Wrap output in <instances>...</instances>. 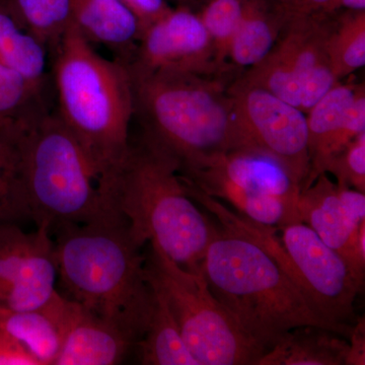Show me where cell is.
Segmentation results:
<instances>
[{"instance_id": "1", "label": "cell", "mask_w": 365, "mask_h": 365, "mask_svg": "<svg viewBox=\"0 0 365 365\" xmlns=\"http://www.w3.org/2000/svg\"><path fill=\"white\" fill-rule=\"evenodd\" d=\"M19 174L37 227L126 220L57 113L42 106L11 125Z\"/></svg>"}, {"instance_id": "2", "label": "cell", "mask_w": 365, "mask_h": 365, "mask_svg": "<svg viewBox=\"0 0 365 365\" xmlns=\"http://www.w3.org/2000/svg\"><path fill=\"white\" fill-rule=\"evenodd\" d=\"M52 54L56 113L111 191L131 144L134 95L128 67L98 55L72 21Z\"/></svg>"}, {"instance_id": "3", "label": "cell", "mask_w": 365, "mask_h": 365, "mask_svg": "<svg viewBox=\"0 0 365 365\" xmlns=\"http://www.w3.org/2000/svg\"><path fill=\"white\" fill-rule=\"evenodd\" d=\"M200 270L215 299L265 352L299 326L323 327L343 336L317 314L269 250L241 230H216Z\"/></svg>"}, {"instance_id": "4", "label": "cell", "mask_w": 365, "mask_h": 365, "mask_svg": "<svg viewBox=\"0 0 365 365\" xmlns=\"http://www.w3.org/2000/svg\"><path fill=\"white\" fill-rule=\"evenodd\" d=\"M60 284L67 299L141 339L153 306L145 257L126 220L66 225L53 230Z\"/></svg>"}, {"instance_id": "5", "label": "cell", "mask_w": 365, "mask_h": 365, "mask_svg": "<svg viewBox=\"0 0 365 365\" xmlns=\"http://www.w3.org/2000/svg\"><path fill=\"white\" fill-rule=\"evenodd\" d=\"M129 73L143 138L177 160L179 173L239 150L232 97L222 81L194 72Z\"/></svg>"}, {"instance_id": "6", "label": "cell", "mask_w": 365, "mask_h": 365, "mask_svg": "<svg viewBox=\"0 0 365 365\" xmlns=\"http://www.w3.org/2000/svg\"><path fill=\"white\" fill-rule=\"evenodd\" d=\"M179 168L141 137L113 179V196L137 246L150 242L180 267L198 272L217 228L185 191Z\"/></svg>"}, {"instance_id": "7", "label": "cell", "mask_w": 365, "mask_h": 365, "mask_svg": "<svg viewBox=\"0 0 365 365\" xmlns=\"http://www.w3.org/2000/svg\"><path fill=\"white\" fill-rule=\"evenodd\" d=\"M144 278L167 302L199 365L256 364L265 353L215 299L201 270H185L151 246Z\"/></svg>"}, {"instance_id": "8", "label": "cell", "mask_w": 365, "mask_h": 365, "mask_svg": "<svg viewBox=\"0 0 365 365\" xmlns=\"http://www.w3.org/2000/svg\"><path fill=\"white\" fill-rule=\"evenodd\" d=\"M329 16L287 11L271 51L237 83L263 88L307 114L337 85L326 49Z\"/></svg>"}, {"instance_id": "9", "label": "cell", "mask_w": 365, "mask_h": 365, "mask_svg": "<svg viewBox=\"0 0 365 365\" xmlns=\"http://www.w3.org/2000/svg\"><path fill=\"white\" fill-rule=\"evenodd\" d=\"M280 230L281 242L292 263V279L317 314L348 338L355 299L364 284L354 277L341 255L306 223H292Z\"/></svg>"}, {"instance_id": "10", "label": "cell", "mask_w": 365, "mask_h": 365, "mask_svg": "<svg viewBox=\"0 0 365 365\" xmlns=\"http://www.w3.org/2000/svg\"><path fill=\"white\" fill-rule=\"evenodd\" d=\"M240 148L280 160L304 188L311 170L307 116L273 93L237 83L230 88Z\"/></svg>"}, {"instance_id": "11", "label": "cell", "mask_w": 365, "mask_h": 365, "mask_svg": "<svg viewBox=\"0 0 365 365\" xmlns=\"http://www.w3.org/2000/svg\"><path fill=\"white\" fill-rule=\"evenodd\" d=\"M51 230L26 232L18 223L0 225V314L44 306L57 294Z\"/></svg>"}, {"instance_id": "12", "label": "cell", "mask_w": 365, "mask_h": 365, "mask_svg": "<svg viewBox=\"0 0 365 365\" xmlns=\"http://www.w3.org/2000/svg\"><path fill=\"white\" fill-rule=\"evenodd\" d=\"M129 71H173L209 74L216 68L212 43L202 21L188 9H170L141 34Z\"/></svg>"}, {"instance_id": "13", "label": "cell", "mask_w": 365, "mask_h": 365, "mask_svg": "<svg viewBox=\"0 0 365 365\" xmlns=\"http://www.w3.org/2000/svg\"><path fill=\"white\" fill-rule=\"evenodd\" d=\"M138 341L135 334L73 302L54 365L120 364L135 349Z\"/></svg>"}, {"instance_id": "14", "label": "cell", "mask_w": 365, "mask_h": 365, "mask_svg": "<svg viewBox=\"0 0 365 365\" xmlns=\"http://www.w3.org/2000/svg\"><path fill=\"white\" fill-rule=\"evenodd\" d=\"M204 168L215 170L242 189L289 203L297 204L302 191L299 182L280 160L260 150L228 151L210 158L199 169Z\"/></svg>"}, {"instance_id": "15", "label": "cell", "mask_w": 365, "mask_h": 365, "mask_svg": "<svg viewBox=\"0 0 365 365\" xmlns=\"http://www.w3.org/2000/svg\"><path fill=\"white\" fill-rule=\"evenodd\" d=\"M72 304L57 292L44 306L0 314V325L24 346L37 365H54L63 344Z\"/></svg>"}, {"instance_id": "16", "label": "cell", "mask_w": 365, "mask_h": 365, "mask_svg": "<svg viewBox=\"0 0 365 365\" xmlns=\"http://www.w3.org/2000/svg\"><path fill=\"white\" fill-rule=\"evenodd\" d=\"M71 21L88 42L107 46L128 63L143 29L121 0H71Z\"/></svg>"}, {"instance_id": "17", "label": "cell", "mask_w": 365, "mask_h": 365, "mask_svg": "<svg viewBox=\"0 0 365 365\" xmlns=\"http://www.w3.org/2000/svg\"><path fill=\"white\" fill-rule=\"evenodd\" d=\"M179 176L207 195L232 204L245 217L259 225L278 230L302 222L297 204L242 189L215 170L204 168L179 173Z\"/></svg>"}, {"instance_id": "18", "label": "cell", "mask_w": 365, "mask_h": 365, "mask_svg": "<svg viewBox=\"0 0 365 365\" xmlns=\"http://www.w3.org/2000/svg\"><path fill=\"white\" fill-rule=\"evenodd\" d=\"M297 210L302 222L339 254L364 222H355L341 200L337 184L331 182L326 173L300 191Z\"/></svg>"}, {"instance_id": "19", "label": "cell", "mask_w": 365, "mask_h": 365, "mask_svg": "<svg viewBox=\"0 0 365 365\" xmlns=\"http://www.w3.org/2000/svg\"><path fill=\"white\" fill-rule=\"evenodd\" d=\"M323 327L299 326L282 336L256 365H344L349 342Z\"/></svg>"}, {"instance_id": "20", "label": "cell", "mask_w": 365, "mask_h": 365, "mask_svg": "<svg viewBox=\"0 0 365 365\" xmlns=\"http://www.w3.org/2000/svg\"><path fill=\"white\" fill-rule=\"evenodd\" d=\"M275 0H244V13L228 57L239 66H254L272 49L287 20Z\"/></svg>"}, {"instance_id": "21", "label": "cell", "mask_w": 365, "mask_h": 365, "mask_svg": "<svg viewBox=\"0 0 365 365\" xmlns=\"http://www.w3.org/2000/svg\"><path fill=\"white\" fill-rule=\"evenodd\" d=\"M151 290L153 309L145 332L135 347L139 361L144 365H199L182 339L167 302Z\"/></svg>"}, {"instance_id": "22", "label": "cell", "mask_w": 365, "mask_h": 365, "mask_svg": "<svg viewBox=\"0 0 365 365\" xmlns=\"http://www.w3.org/2000/svg\"><path fill=\"white\" fill-rule=\"evenodd\" d=\"M47 51L45 45L14 18L6 1L0 0V64L45 91Z\"/></svg>"}, {"instance_id": "23", "label": "cell", "mask_w": 365, "mask_h": 365, "mask_svg": "<svg viewBox=\"0 0 365 365\" xmlns=\"http://www.w3.org/2000/svg\"><path fill=\"white\" fill-rule=\"evenodd\" d=\"M359 86H334L307 113L309 153L311 160L309 175L319 165L327 144L345 119L348 110L356 97Z\"/></svg>"}, {"instance_id": "24", "label": "cell", "mask_w": 365, "mask_h": 365, "mask_svg": "<svg viewBox=\"0 0 365 365\" xmlns=\"http://www.w3.org/2000/svg\"><path fill=\"white\" fill-rule=\"evenodd\" d=\"M14 18L53 51L71 23V0H4Z\"/></svg>"}, {"instance_id": "25", "label": "cell", "mask_w": 365, "mask_h": 365, "mask_svg": "<svg viewBox=\"0 0 365 365\" xmlns=\"http://www.w3.org/2000/svg\"><path fill=\"white\" fill-rule=\"evenodd\" d=\"M326 49L338 81L364 67L365 11L347 14L337 26H332L327 39Z\"/></svg>"}, {"instance_id": "26", "label": "cell", "mask_w": 365, "mask_h": 365, "mask_svg": "<svg viewBox=\"0 0 365 365\" xmlns=\"http://www.w3.org/2000/svg\"><path fill=\"white\" fill-rule=\"evenodd\" d=\"M31 220L9 127L0 129V225Z\"/></svg>"}, {"instance_id": "27", "label": "cell", "mask_w": 365, "mask_h": 365, "mask_svg": "<svg viewBox=\"0 0 365 365\" xmlns=\"http://www.w3.org/2000/svg\"><path fill=\"white\" fill-rule=\"evenodd\" d=\"M44 93L19 72L0 64V129L47 105Z\"/></svg>"}, {"instance_id": "28", "label": "cell", "mask_w": 365, "mask_h": 365, "mask_svg": "<svg viewBox=\"0 0 365 365\" xmlns=\"http://www.w3.org/2000/svg\"><path fill=\"white\" fill-rule=\"evenodd\" d=\"M242 13L244 0H211L199 16L212 43L217 67L228 58Z\"/></svg>"}, {"instance_id": "29", "label": "cell", "mask_w": 365, "mask_h": 365, "mask_svg": "<svg viewBox=\"0 0 365 365\" xmlns=\"http://www.w3.org/2000/svg\"><path fill=\"white\" fill-rule=\"evenodd\" d=\"M324 173L333 174L339 186L365 193V132L329 158L324 165Z\"/></svg>"}, {"instance_id": "30", "label": "cell", "mask_w": 365, "mask_h": 365, "mask_svg": "<svg viewBox=\"0 0 365 365\" xmlns=\"http://www.w3.org/2000/svg\"><path fill=\"white\" fill-rule=\"evenodd\" d=\"M364 132H365V91L364 86L362 85L359 86L354 102L348 110L342 124L327 144L319 165L309 175L304 189L307 188L319 175L323 174L324 165L329 158L344 148L348 143H351L353 139L356 138Z\"/></svg>"}, {"instance_id": "31", "label": "cell", "mask_w": 365, "mask_h": 365, "mask_svg": "<svg viewBox=\"0 0 365 365\" xmlns=\"http://www.w3.org/2000/svg\"><path fill=\"white\" fill-rule=\"evenodd\" d=\"M354 277L364 284L365 275V222L340 253Z\"/></svg>"}, {"instance_id": "32", "label": "cell", "mask_w": 365, "mask_h": 365, "mask_svg": "<svg viewBox=\"0 0 365 365\" xmlns=\"http://www.w3.org/2000/svg\"><path fill=\"white\" fill-rule=\"evenodd\" d=\"M0 365H37L24 346L0 325Z\"/></svg>"}, {"instance_id": "33", "label": "cell", "mask_w": 365, "mask_h": 365, "mask_svg": "<svg viewBox=\"0 0 365 365\" xmlns=\"http://www.w3.org/2000/svg\"><path fill=\"white\" fill-rule=\"evenodd\" d=\"M135 14L143 32L151 24L170 11L165 0H121Z\"/></svg>"}, {"instance_id": "34", "label": "cell", "mask_w": 365, "mask_h": 365, "mask_svg": "<svg viewBox=\"0 0 365 365\" xmlns=\"http://www.w3.org/2000/svg\"><path fill=\"white\" fill-rule=\"evenodd\" d=\"M349 351L345 365L365 364V321L359 319L355 325H352L351 331L348 336Z\"/></svg>"}, {"instance_id": "35", "label": "cell", "mask_w": 365, "mask_h": 365, "mask_svg": "<svg viewBox=\"0 0 365 365\" xmlns=\"http://www.w3.org/2000/svg\"><path fill=\"white\" fill-rule=\"evenodd\" d=\"M285 11L304 14H328L330 0H275Z\"/></svg>"}, {"instance_id": "36", "label": "cell", "mask_w": 365, "mask_h": 365, "mask_svg": "<svg viewBox=\"0 0 365 365\" xmlns=\"http://www.w3.org/2000/svg\"><path fill=\"white\" fill-rule=\"evenodd\" d=\"M342 7L352 11H365V0H330L327 13H335L337 9Z\"/></svg>"}]
</instances>
